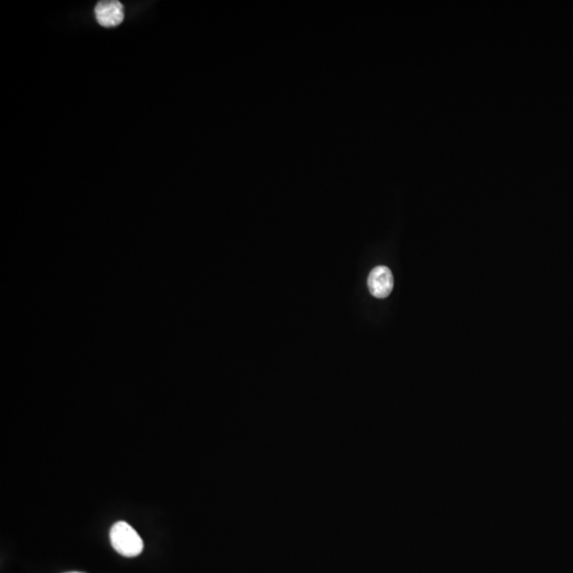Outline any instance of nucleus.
<instances>
[{"label":"nucleus","instance_id":"f257e3e1","mask_svg":"<svg viewBox=\"0 0 573 573\" xmlns=\"http://www.w3.org/2000/svg\"><path fill=\"white\" fill-rule=\"evenodd\" d=\"M112 547L125 557H138L144 550V542L140 534L125 521H118L110 532Z\"/></svg>","mask_w":573,"mask_h":573},{"label":"nucleus","instance_id":"f03ea898","mask_svg":"<svg viewBox=\"0 0 573 573\" xmlns=\"http://www.w3.org/2000/svg\"><path fill=\"white\" fill-rule=\"evenodd\" d=\"M367 286L372 295L377 298H386L390 295L394 287V278L389 268L380 266L372 270L367 280Z\"/></svg>","mask_w":573,"mask_h":573},{"label":"nucleus","instance_id":"7ed1b4c3","mask_svg":"<svg viewBox=\"0 0 573 573\" xmlns=\"http://www.w3.org/2000/svg\"><path fill=\"white\" fill-rule=\"evenodd\" d=\"M97 21L103 27H115L120 25L125 19L123 6L119 1H100L95 8Z\"/></svg>","mask_w":573,"mask_h":573},{"label":"nucleus","instance_id":"20e7f679","mask_svg":"<svg viewBox=\"0 0 573 573\" xmlns=\"http://www.w3.org/2000/svg\"><path fill=\"white\" fill-rule=\"evenodd\" d=\"M68 573H82V572H68Z\"/></svg>","mask_w":573,"mask_h":573}]
</instances>
